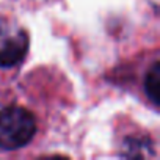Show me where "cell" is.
Instances as JSON below:
<instances>
[{
  "mask_svg": "<svg viewBox=\"0 0 160 160\" xmlns=\"http://www.w3.org/2000/svg\"><path fill=\"white\" fill-rule=\"evenodd\" d=\"M35 115L21 107L10 105L0 110V149L18 151L30 144L36 135Z\"/></svg>",
  "mask_w": 160,
  "mask_h": 160,
  "instance_id": "cell-1",
  "label": "cell"
},
{
  "mask_svg": "<svg viewBox=\"0 0 160 160\" xmlns=\"http://www.w3.org/2000/svg\"><path fill=\"white\" fill-rule=\"evenodd\" d=\"M30 46L25 28L18 22L0 18V68H13L19 64Z\"/></svg>",
  "mask_w": 160,
  "mask_h": 160,
  "instance_id": "cell-2",
  "label": "cell"
},
{
  "mask_svg": "<svg viewBox=\"0 0 160 160\" xmlns=\"http://www.w3.org/2000/svg\"><path fill=\"white\" fill-rule=\"evenodd\" d=\"M158 85H160V66H158V61L155 60L148 69L144 75V82H143L144 94L152 102L154 107L158 105Z\"/></svg>",
  "mask_w": 160,
  "mask_h": 160,
  "instance_id": "cell-3",
  "label": "cell"
}]
</instances>
